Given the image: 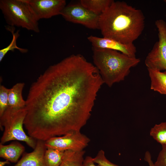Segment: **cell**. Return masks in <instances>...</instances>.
<instances>
[{
    "label": "cell",
    "instance_id": "6da1fadb",
    "mask_svg": "<svg viewBox=\"0 0 166 166\" xmlns=\"http://www.w3.org/2000/svg\"><path fill=\"white\" fill-rule=\"evenodd\" d=\"M103 84L97 68L80 54L49 66L28 92L24 125L29 135L45 141L80 131Z\"/></svg>",
    "mask_w": 166,
    "mask_h": 166
},
{
    "label": "cell",
    "instance_id": "7a4b0ae2",
    "mask_svg": "<svg viewBox=\"0 0 166 166\" xmlns=\"http://www.w3.org/2000/svg\"><path fill=\"white\" fill-rule=\"evenodd\" d=\"M145 19L141 10L125 2L113 1L100 15L99 29L103 37L132 44L142 34Z\"/></svg>",
    "mask_w": 166,
    "mask_h": 166
},
{
    "label": "cell",
    "instance_id": "3957f363",
    "mask_svg": "<svg viewBox=\"0 0 166 166\" xmlns=\"http://www.w3.org/2000/svg\"><path fill=\"white\" fill-rule=\"evenodd\" d=\"M94 65L104 83L110 87L124 80L132 67L137 65L140 59L128 56L116 50L93 48Z\"/></svg>",
    "mask_w": 166,
    "mask_h": 166
},
{
    "label": "cell",
    "instance_id": "277c9868",
    "mask_svg": "<svg viewBox=\"0 0 166 166\" xmlns=\"http://www.w3.org/2000/svg\"><path fill=\"white\" fill-rule=\"evenodd\" d=\"M0 9L8 25L38 33V21L28 0H0Z\"/></svg>",
    "mask_w": 166,
    "mask_h": 166
},
{
    "label": "cell",
    "instance_id": "5b68a950",
    "mask_svg": "<svg viewBox=\"0 0 166 166\" xmlns=\"http://www.w3.org/2000/svg\"><path fill=\"white\" fill-rule=\"evenodd\" d=\"M26 113L25 107L20 109L8 107L0 117L1 129L4 128L0 144L18 140L25 142L33 149L35 148L37 140L27 135L23 128Z\"/></svg>",
    "mask_w": 166,
    "mask_h": 166
},
{
    "label": "cell",
    "instance_id": "8992f818",
    "mask_svg": "<svg viewBox=\"0 0 166 166\" xmlns=\"http://www.w3.org/2000/svg\"><path fill=\"white\" fill-rule=\"evenodd\" d=\"M158 31V41L147 54L145 64L147 69L166 71V22L160 19L155 21Z\"/></svg>",
    "mask_w": 166,
    "mask_h": 166
},
{
    "label": "cell",
    "instance_id": "52a82bcc",
    "mask_svg": "<svg viewBox=\"0 0 166 166\" xmlns=\"http://www.w3.org/2000/svg\"><path fill=\"white\" fill-rule=\"evenodd\" d=\"M61 15L67 21L80 24L90 29H99L100 15L87 9L80 2L66 5Z\"/></svg>",
    "mask_w": 166,
    "mask_h": 166
},
{
    "label": "cell",
    "instance_id": "ba28073f",
    "mask_svg": "<svg viewBox=\"0 0 166 166\" xmlns=\"http://www.w3.org/2000/svg\"><path fill=\"white\" fill-rule=\"evenodd\" d=\"M90 141L89 138L80 131H75L52 137L45 141V144L47 148L79 151L83 150Z\"/></svg>",
    "mask_w": 166,
    "mask_h": 166
},
{
    "label": "cell",
    "instance_id": "9c48e42d",
    "mask_svg": "<svg viewBox=\"0 0 166 166\" xmlns=\"http://www.w3.org/2000/svg\"><path fill=\"white\" fill-rule=\"evenodd\" d=\"M28 2L39 20L61 15L66 5L65 0H28Z\"/></svg>",
    "mask_w": 166,
    "mask_h": 166
},
{
    "label": "cell",
    "instance_id": "30bf717a",
    "mask_svg": "<svg viewBox=\"0 0 166 166\" xmlns=\"http://www.w3.org/2000/svg\"><path fill=\"white\" fill-rule=\"evenodd\" d=\"M87 39L93 48L116 50L130 57H136V48L133 43L124 44L113 39L92 35L88 37Z\"/></svg>",
    "mask_w": 166,
    "mask_h": 166
},
{
    "label": "cell",
    "instance_id": "8fae6325",
    "mask_svg": "<svg viewBox=\"0 0 166 166\" xmlns=\"http://www.w3.org/2000/svg\"><path fill=\"white\" fill-rule=\"evenodd\" d=\"M46 149L45 141L37 140L36 145L32 152L24 153L15 165L10 166H46L44 156Z\"/></svg>",
    "mask_w": 166,
    "mask_h": 166
},
{
    "label": "cell",
    "instance_id": "7c38bea8",
    "mask_svg": "<svg viewBox=\"0 0 166 166\" xmlns=\"http://www.w3.org/2000/svg\"><path fill=\"white\" fill-rule=\"evenodd\" d=\"M25 150L24 146L18 141L7 145L0 144V157L10 162L17 163Z\"/></svg>",
    "mask_w": 166,
    "mask_h": 166
},
{
    "label": "cell",
    "instance_id": "4fadbf2b",
    "mask_svg": "<svg viewBox=\"0 0 166 166\" xmlns=\"http://www.w3.org/2000/svg\"><path fill=\"white\" fill-rule=\"evenodd\" d=\"M24 85V83H18L9 89L8 107L14 109L25 107L26 101L23 99L22 94Z\"/></svg>",
    "mask_w": 166,
    "mask_h": 166
},
{
    "label": "cell",
    "instance_id": "5bb4252c",
    "mask_svg": "<svg viewBox=\"0 0 166 166\" xmlns=\"http://www.w3.org/2000/svg\"><path fill=\"white\" fill-rule=\"evenodd\" d=\"M151 80V89L166 95V71H160L148 69Z\"/></svg>",
    "mask_w": 166,
    "mask_h": 166
},
{
    "label": "cell",
    "instance_id": "9a60e30c",
    "mask_svg": "<svg viewBox=\"0 0 166 166\" xmlns=\"http://www.w3.org/2000/svg\"><path fill=\"white\" fill-rule=\"evenodd\" d=\"M85 151H65L60 166H83Z\"/></svg>",
    "mask_w": 166,
    "mask_h": 166
},
{
    "label": "cell",
    "instance_id": "2e32d148",
    "mask_svg": "<svg viewBox=\"0 0 166 166\" xmlns=\"http://www.w3.org/2000/svg\"><path fill=\"white\" fill-rule=\"evenodd\" d=\"M113 0H81V4L87 9L98 15L103 13L110 5Z\"/></svg>",
    "mask_w": 166,
    "mask_h": 166
},
{
    "label": "cell",
    "instance_id": "e0dca14e",
    "mask_svg": "<svg viewBox=\"0 0 166 166\" xmlns=\"http://www.w3.org/2000/svg\"><path fill=\"white\" fill-rule=\"evenodd\" d=\"M65 151L47 148L44 156L46 166H60L62 161Z\"/></svg>",
    "mask_w": 166,
    "mask_h": 166
},
{
    "label": "cell",
    "instance_id": "ac0fdd59",
    "mask_svg": "<svg viewBox=\"0 0 166 166\" xmlns=\"http://www.w3.org/2000/svg\"><path fill=\"white\" fill-rule=\"evenodd\" d=\"M6 29L11 32L12 35V39L10 44L6 47L0 50V61H1L5 55L9 51H13L15 49L18 50L23 53H26L28 51L27 49L18 47L17 45V40L20 35L19 30L14 32L15 27L8 26L6 27Z\"/></svg>",
    "mask_w": 166,
    "mask_h": 166
},
{
    "label": "cell",
    "instance_id": "d6986e66",
    "mask_svg": "<svg viewBox=\"0 0 166 166\" xmlns=\"http://www.w3.org/2000/svg\"><path fill=\"white\" fill-rule=\"evenodd\" d=\"M150 135L161 145L166 144V122L154 125L150 130Z\"/></svg>",
    "mask_w": 166,
    "mask_h": 166
},
{
    "label": "cell",
    "instance_id": "ffe728a7",
    "mask_svg": "<svg viewBox=\"0 0 166 166\" xmlns=\"http://www.w3.org/2000/svg\"><path fill=\"white\" fill-rule=\"evenodd\" d=\"M8 89L2 85L0 86V117L8 108Z\"/></svg>",
    "mask_w": 166,
    "mask_h": 166
},
{
    "label": "cell",
    "instance_id": "44dd1931",
    "mask_svg": "<svg viewBox=\"0 0 166 166\" xmlns=\"http://www.w3.org/2000/svg\"><path fill=\"white\" fill-rule=\"evenodd\" d=\"M93 159L95 163L101 166H119L109 161L106 158L105 152L102 150H100Z\"/></svg>",
    "mask_w": 166,
    "mask_h": 166
},
{
    "label": "cell",
    "instance_id": "7402d4cb",
    "mask_svg": "<svg viewBox=\"0 0 166 166\" xmlns=\"http://www.w3.org/2000/svg\"><path fill=\"white\" fill-rule=\"evenodd\" d=\"M162 147L153 166H166V144L162 145Z\"/></svg>",
    "mask_w": 166,
    "mask_h": 166
},
{
    "label": "cell",
    "instance_id": "603a6c76",
    "mask_svg": "<svg viewBox=\"0 0 166 166\" xmlns=\"http://www.w3.org/2000/svg\"><path fill=\"white\" fill-rule=\"evenodd\" d=\"M83 166H101L98 164L96 165L93 160V158L88 156L84 159Z\"/></svg>",
    "mask_w": 166,
    "mask_h": 166
},
{
    "label": "cell",
    "instance_id": "cb8c5ba5",
    "mask_svg": "<svg viewBox=\"0 0 166 166\" xmlns=\"http://www.w3.org/2000/svg\"><path fill=\"white\" fill-rule=\"evenodd\" d=\"M144 160L148 162L149 166H153L154 163L152 160L150 154L148 151L146 152L145 153Z\"/></svg>",
    "mask_w": 166,
    "mask_h": 166
},
{
    "label": "cell",
    "instance_id": "d4e9b609",
    "mask_svg": "<svg viewBox=\"0 0 166 166\" xmlns=\"http://www.w3.org/2000/svg\"><path fill=\"white\" fill-rule=\"evenodd\" d=\"M10 162L6 160L4 161H0V166H5L6 165L10 164Z\"/></svg>",
    "mask_w": 166,
    "mask_h": 166
},
{
    "label": "cell",
    "instance_id": "484cf974",
    "mask_svg": "<svg viewBox=\"0 0 166 166\" xmlns=\"http://www.w3.org/2000/svg\"><path fill=\"white\" fill-rule=\"evenodd\" d=\"M164 2L166 3V0H164Z\"/></svg>",
    "mask_w": 166,
    "mask_h": 166
}]
</instances>
